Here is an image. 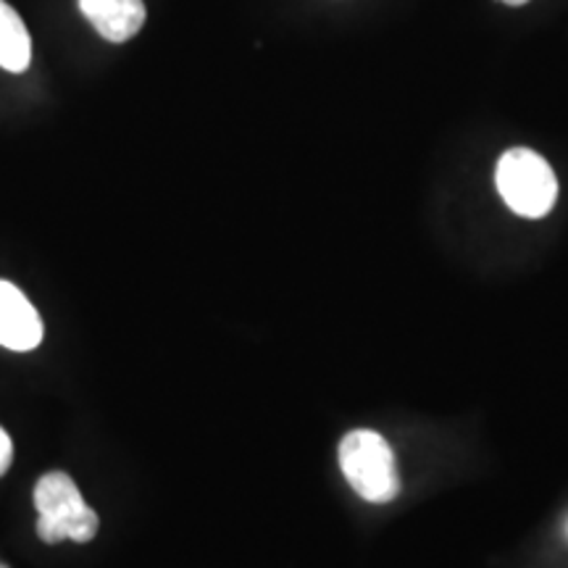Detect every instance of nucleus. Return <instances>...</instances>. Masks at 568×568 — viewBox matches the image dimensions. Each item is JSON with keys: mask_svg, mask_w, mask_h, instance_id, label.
I'll return each mask as SVG.
<instances>
[{"mask_svg": "<svg viewBox=\"0 0 568 568\" xmlns=\"http://www.w3.org/2000/svg\"><path fill=\"white\" fill-rule=\"evenodd\" d=\"M13 460V445H11V437L6 435L3 426H0V477H3L6 471H9Z\"/></svg>", "mask_w": 568, "mask_h": 568, "instance_id": "nucleus-7", "label": "nucleus"}, {"mask_svg": "<svg viewBox=\"0 0 568 568\" xmlns=\"http://www.w3.org/2000/svg\"><path fill=\"white\" fill-rule=\"evenodd\" d=\"M339 468L347 485L368 503H389L400 493L393 447L379 432L355 429L339 443Z\"/></svg>", "mask_w": 568, "mask_h": 568, "instance_id": "nucleus-2", "label": "nucleus"}, {"mask_svg": "<svg viewBox=\"0 0 568 568\" xmlns=\"http://www.w3.org/2000/svg\"><path fill=\"white\" fill-rule=\"evenodd\" d=\"M40 314L17 284L0 280V345L9 351H34L42 343Z\"/></svg>", "mask_w": 568, "mask_h": 568, "instance_id": "nucleus-4", "label": "nucleus"}, {"mask_svg": "<svg viewBox=\"0 0 568 568\" xmlns=\"http://www.w3.org/2000/svg\"><path fill=\"white\" fill-rule=\"evenodd\" d=\"M32 40L24 21L6 0H0V67L13 74L30 69Z\"/></svg>", "mask_w": 568, "mask_h": 568, "instance_id": "nucleus-6", "label": "nucleus"}, {"mask_svg": "<svg viewBox=\"0 0 568 568\" xmlns=\"http://www.w3.org/2000/svg\"><path fill=\"white\" fill-rule=\"evenodd\" d=\"M0 568H9V566H6V564H0Z\"/></svg>", "mask_w": 568, "mask_h": 568, "instance_id": "nucleus-9", "label": "nucleus"}, {"mask_svg": "<svg viewBox=\"0 0 568 568\" xmlns=\"http://www.w3.org/2000/svg\"><path fill=\"white\" fill-rule=\"evenodd\" d=\"M80 9L98 34L109 42H126L145 24V3L142 0H80Z\"/></svg>", "mask_w": 568, "mask_h": 568, "instance_id": "nucleus-5", "label": "nucleus"}, {"mask_svg": "<svg viewBox=\"0 0 568 568\" xmlns=\"http://www.w3.org/2000/svg\"><path fill=\"white\" fill-rule=\"evenodd\" d=\"M508 6H524V3H529V0H506Z\"/></svg>", "mask_w": 568, "mask_h": 568, "instance_id": "nucleus-8", "label": "nucleus"}, {"mask_svg": "<svg viewBox=\"0 0 568 568\" xmlns=\"http://www.w3.org/2000/svg\"><path fill=\"white\" fill-rule=\"evenodd\" d=\"M497 190L506 205L518 216H548L558 197V180L550 163L529 148H514L503 153L495 172Z\"/></svg>", "mask_w": 568, "mask_h": 568, "instance_id": "nucleus-3", "label": "nucleus"}, {"mask_svg": "<svg viewBox=\"0 0 568 568\" xmlns=\"http://www.w3.org/2000/svg\"><path fill=\"white\" fill-rule=\"evenodd\" d=\"M34 508H38V535L42 542L59 545L63 539L90 542L98 535V514L92 510L63 471L45 474L34 487Z\"/></svg>", "mask_w": 568, "mask_h": 568, "instance_id": "nucleus-1", "label": "nucleus"}]
</instances>
